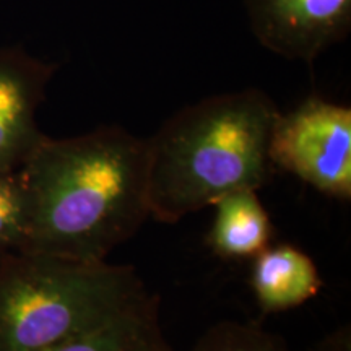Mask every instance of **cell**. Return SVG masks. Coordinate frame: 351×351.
Here are the masks:
<instances>
[{
  "label": "cell",
  "mask_w": 351,
  "mask_h": 351,
  "mask_svg": "<svg viewBox=\"0 0 351 351\" xmlns=\"http://www.w3.org/2000/svg\"><path fill=\"white\" fill-rule=\"evenodd\" d=\"M147 295L130 265L32 252L0 256V351H51Z\"/></svg>",
  "instance_id": "3"
},
{
  "label": "cell",
  "mask_w": 351,
  "mask_h": 351,
  "mask_svg": "<svg viewBox=\"0 0 351 351\" xmlns=\"http://www.w3.org/2000/svg\"><path fill=\"white\" fill-rule=\"evenodd\" d=\"M278 114L254 88L176 112L147 138L150 217L174 225L232 191L267 186L276 171L270 137Z\"/></svg>",
  "instance_id": "2"
},
{
  "label": "cell",
  "mask_w": 351,
  "mask_h": 351,
  "mask_svg": "<svg viewBox=\"0 0 351 351\" xmlns=\"http://www.w3.org/2000/svg\"><path fill=\"white\" fill-rule=\"evenodd\" d=\"M215 218L207 236L210 249L223 258H254L269 247L271 223L257 191L239 189L212 205Z\"/></svg>",
  "instance_id": "8"
},
{
  "label": "cell",
  "mask_w": 351,
  "mask_h": 351,
  "mask_svg": "<svg viewBox=\"0 0 351 351\" xmlns=\"http://www.w3.org/2000/svg\"><path fill=\"white\" fill-rule=\"evenodd\" d=\"M51 351H171L160 326V300L148 293L109 322Z\"/></svg>",
  "instance_id": "9"
},
{
  "label": "cell",
  "mask_w": 351,
  "mask_h": 351,
  "mask_svg": "<svg viewBox=\"0 0 351 351\" xmlns=\"http://www.w3.org/2000/svg\"><path fill=\"white\" fill-rule=\"evenodd\" d=\"M251 285L263 315L304 304L322 288L313 258L295 245H275L254 257Z\"/></svg>",
  "instance_id": "7"
},
{
  "label": "cell",
  "mask_w": 351,
  "mask_h": 351,
  "mask_svg": "<svg viewBox=\"0 0 351 351\" xmlns=\"http://www.w3.org/2000/svg\"><path fill=\"white\" fill-rule=\"evenodd\" d=\"M56 69L20 47L0 49V171L20 169L46 137L36 112Z\"/></svg>",
  "instance_id": "6"
},
{
  "label": "cell",
  "mask_w": 351,
  "mask_h": 351,
  "mask_svg": "<svg viewBox=\"0 0 351 351\" xmlns=\"http://www.w3.org/2000/svg\"><path fill=\"white\" fill-rule=\"evenodd\" d=\"M189 351H289L282 337L267 332L258 324H215Z\"/></svg>",
  "instance_id": "11"
},
{
  "label": "cell",
  "mask_w": 351,
  "mask_h": 351,
  "mask_svg": "<svg viewBox=\"0 0 351 351\" xmlns=\"http://www.w3.org/2000/svg\"><path fill=\"white\" fill-rule=\"evenodd\" d=\"M245 5L265 49L307 64L351 29V0H245Z\"/></svg>",
  "instance_id": "5"
},
{
  "label": "cell",
  "mask_w": 351,
  "mask_h": 351,
  "mask_svg": "<svg viewBox=\"0 0 351 351\" xmlns=\"http://www.w3.org/2000/svg\"><path fill=\"white\" fill-rule=\"evenodd\" d=\"M20 169L29 204L21 252L103 262L150 218L147 140L121 127L46 135Z\"/></svg>",
  "instance_id": "1"
},
{
  "label": "cell",
  "mask_w": 351,
  "mask_h": 351,
  "mask_svg": "<svg viewBox=\"0 0 351 351\" xmlns=\"http://www.w3.org/2000/svg\"><path fill=\"white\" fill-rule=\"evenodd\" d=\"M313 351H351V327L341 326L317 341Z\"/></svg>",
  "instance_id": "12"
},
{
  "label": "cell",
  "mask_w": 351,
  "mask_h": 351,
  "mask_svg": "<svg viewBox=\"0 0 351 351\" xmlns=\"http://www.w3.org/2000/svg\"><path fill=\"white\" fill-rule=\"evenodd\" d=\"M28 218V191L21 169L0 171V256L21 252Z\"/></svg>",
  "instance_id": "10"
},
{
  "label": "cell",
  "mask_w": 351,
  "mask_h": 351,
  "mask_svg": "<svg viewBox=\"0 0 351 351\" xmlns=\"http://www.w3.org/2000/svg\"><path fill=\"white\" fill-rule=\"evenodd\" d=\"M275 169L295 174L330 199H351V109L311 96L278 114L270 137Z\"/></svg>",
  "instance_id": "4"
}]
</instances>
